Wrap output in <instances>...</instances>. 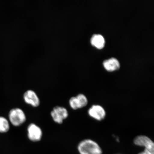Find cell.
I'll list each match as a JSON object with an SVG mask.
<instances>
[{
    "instance_id": "obj_7",
    "label": "cell",
    "mask_w": 154,
    "mask_h": 154,
    "mask_svg": "<svg viewBox=\"0 0 154 154\" xmlns=\"http://www.w3.org/2000/svg\"><path fill=\"white\" fill-rule=\"evenodd\" d=\"M135 145L144 147V149L154 153V143L151 139L145 135H139L136 137L134 140Z\"/></svg>"
},
{
    "instance_id": "obj_12",
    "label": "cell",
    "mask_w": 154,
    "mask_h": 154,
    "mask_svg": "<svg viewBox=\"0 0 154 154\" xmlns=\"http://www.w3.org/2000/svg\"><path fill=\"white\" fill-rule=\"evenodd\" d=\"M138 154H154V153L149 151V150L144 149L143 151L140 152Z\"/></svg>"
},
{
    "instance_id": "obj_8",
    "label": "cell",
    "mask_w": 154,
    "mask_h": 154,
    "mask_svg": "<svg viewBox=\"0 0 154 154\" xmlns=\"http://www.w3.org/2000/svg\"><path fill=\"white\" fill-rule=\"evenodd\" d=\"M23 99L25 103L32 107H37L40 105L39 98L33 90H29L25 92L23 95Z\"/></svg>"
},
{
    "instance_id": "obj_1",
    "label": "cell",
    "mask_w": 154,
    "mask_h": 154,
    "mask_svg": "<svg viewBox=\"0 0 154 154\" xmlns=\"http://www.w3.org/2000/svg\"><path fill=\"white\" fill-rule=\"evenodd\" d=\"M80 154H102L103 151L97 142L91 139L83 140L77 147Z\"/></svg>"
},
{
    "instance_id": "obj_5",
    "label": "cell",
    "mask_w": 154,
    "mask_h": 154,
    "mask_svg": "<svg viewBox=\"0 0 154 154\" xmlns=\"http://www.w3.org/2000/svg\"><path fill=\"white\" fill-rule=\"evenodd\" d=\"M89 116L97 121H101L104 119L106 115L105 109L100 105H94L88 110Z\"/></svg>"
},
{
    "instance_id": "obj_3",
    "label": "cell",
    "mask_w": 154,
    "mask_h": 154,
    "mask_svg": "<svg viewBox=\"0 0 154 154\" xmlns=\"http://www.w3.org/2000/svg\"><path fill=\"white\" fill-rule=\"evenodd\" d=\"M51 115L55 122L61 124H62L63 120L68 117L69 113L65 107L57 106L51 111Z\"/></svg>"
},
{
    "instance_id": "obj_10",
    "label": "cell",
    "mask_w": 154,
    "mask_h": 154,
    "mask_svg": "<svg viewBox=\"0 0 154 154\" xmlns=\"http://www.w3.org/2000/svg\"><path fill=\"white\" fill-rule=\"evenodd\" d=\"M91 43L92 45L97 48L101 49L104 47L105 40L103 36L100 34H94L91 39Z\"/></svg>"
},
{
    "instance_id": "obj_4",
    "label": "cell",
    "mask_w": 154,
    "mask_h": 154,
    "mask_svg": "<svg viewBox=\"0 0 154 154\" xmlns=\"http://www.w3.org/2000/svg\"><path fill=\"white\" fill-rule=\"evenodd\" d=\"M88 103L87 97L82 94H79L76 96L71 97L69 101V105L71 108L74 110L85 107L88 105Z\"/></svg>"
},
{
    "instance_id": "obj_9",
    "label": "cell",
    "mask_w": 154,
    "mask_h": 154,
    "mask_svg": "<svg viewBox=\"0 0 154 154\" xmlns=\"http://www.w3.org/2000/svg\"><path fill=\"white\" fill-rule=\"evenodd\" d=\"M103 64L106 70L109 72L118 70L120 68V63L115 58L106 60L103 61Z\"/></svg>"
},
{
    "instance_id": "obj_11",
    "label": "cell",
    "mask_w": 154,
    "mask_h": 154,
    "mask_svg": "<svg viewBox=\"0 0 154 154\" xmlns=\"http://www.w3.org/2000/svg\"><path fill=\"white\" fill-rule=\"evenodd\" d=\"M10 128L9 122L3 117H0V133H4L8 132Z\"/></svg>"
},
{
    "instance_id": "obj_2",
    "label": "cell",
    "mask_w": 154,
    "mask_h": 154,
    "mask_svg": "<svg viewBox=\"0 0 154 154\" xmlns=\"http://www.w3.org/2000/svg\"><path fill=\"white\" fill-rule=\"evenodd\" d=\"M8 116L10 122L14 126H20L26 121V116L24 111L18 108L11 109Z\"/></svg>"
},
{
    "instance_id": "obj_6",
    "label": "cell",
    "mask_w": 154,
    "mask_h": 154,
    "mask_svg": "<svg viewBox=\"0 0 154 154\" xmlns=\"http://www.w3.org/2000/svg\"><path fill=\"white\" fill-rule=\"evenodd\" d=\"M27 132L29 139L33 142L40 141L43 136V132L41 128L34 123H32L28 125Z\"/></svg>"
}]
</instances>
